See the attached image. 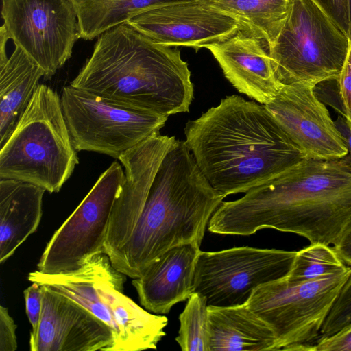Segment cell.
Segmentation results:
<instances>
[{
    "label": "cell",
    "instance_id": "obj_28",
    "mask_svg": "<svg viewBox=\"0 0 351 351\" xmlns=\"http://www.w3.org/2000/svg\"><path fill=\"white\" fill-rule=\"evenodd\" d=\"M336 81L342 105V115L351 123V38L344 64Z\"/></svg>",
    "mask_w": 351,
    "mask_h": 351
},
{
    "label": "cell",
    "instance_id": "obj_17",
    "mask_svg": "<svg viewBox=\"0 0 351 351\" xmlns=\"http://www.w3.org/2000/svg\"><path fill=\"white\" fill-rule=\"evenodd\" d=\"M237 32L208 49L226 78L241 93L261 104L271 101L282 85L277 81L269 45L259 34L241 23Z\"/></svg>",
    "mask_w": 351,
    "mask_h": 351
},
{
    "label": "cell",
    "instance_id": "obj_10",
    "mask_svg": "<svg viewBox=\"0 0 351 351\" xmlns=\"http://www.w3.org/2000/svg\"><path fill=\"white\" fill-rule=\"evenodd\" d=\"M295 254L247 246L201 251L195 267L193 293L204 295L208 306L246 304L258 287L288 274Z\"/></svg>",
    "mask_w": 351,
    "mask_h": 351
},
{
    "label": "cell",
    "instance_id": "obj_30",
    "mask_svg": "<svg viewBox=\"0 0 351 351\" xmlns=\"http://www.w3.org/2000/svg\"><path fill=\"white\" fill-rule=\"evenodd\" d=\"M16 325L6 307L0 306V351L17 349Z\"/></svg>",
    "mask_w": 351,
    "mask_h": 351
},
{
    "label": "cell",
    "instance_id": "obj_18",
    "mask_svg": "<svg viewBox=\"0 0 351 351\" xmlns=\"http://www.w3.org/2000/svg\"><path fill=\"white\" fill-rule=\"evenodd\" d=\"M200 252L196 243L172 247L133 279L141 305L155 314H167L176 304L188 300L193 293L195 267Z\"/></svg>",
    "mask_w": 351,
    "mask_h": 351
},
{
    "label": "cell",
    "instance_id": "obj_8",
    "mask_svg": "<svg viewBox=\"0 0 351 351\" xmlns=\"http://www.w3.org/2000/svg\"><path fill=\"white\" fill-rule=\"evenodd\" d=\"M351 276V267L315 280L285 277L258 287L246 304L273 330L276 350L313 351L324 322Z\"/></svg>",
    "mask_w": 351,
    "mask_h": 351
},
{
    "label": "cell",
    "instance_id": "obj_12",
    "mask_svg": "<svg viewBox=\"0 0 351 351\" xmlns=\"http://www.w3.org/2000/svg\"><path fill=\"white\" fill-rule=\"evenodd\" d=\"M3 26L51 77L71 58L79 37L76 12L69 0H2Z\"/></svg>",
    "mask_w": 351,
    "mask_h": 351
},
{
    "label": "cell",
    "instance_id": "obj_22",
    "mask_svg": "<svg viewBox=\"0 0 351 351\" xmlns=\"http://www.w3.org/2000/svg\"><path fill=\"white\" fill-rule=\"evenodd\" d=\"M77 14L79 37L92 40L154 8L193 0H69Z\"/></svg>",
    "mask_w": 351,
    "mask_h": 351
},
{
    "label": "cell",
    "instance_id": "obj_2",
    "mask_svg": "<svg viewBox=\"0 0 351 351\" xmlns=\"http://www.w3.org/2000/svg\"><path fill=\"white\" fill-rule=\"evenodd\" d=\"M186 143L210 185L246 193L306 158L263 104L234 95L184 128Z\"/></svg>",
    "mask_w": 351,
    "mask_h": 351
},
{
    "label": "cell",
    "instance_id": "obj_33",
    "mask_svg": "<svg viewBox=\"0 0 351 351\" xmlns=\"http://www.w3.org/2000/svg\"><path fill=\"white\" fill-rule=\"evenodd\" d=\"M333 247L345 263L351 267V225L339 243Z\"/></svg>",
    "mask_w": 351,
    "mask_h": 351
},
{
    "label": "cell",
    "instance_id": "obj_5",
    "mask_svg": "<svg viewBox=\"0 0 351 351\" xmlns=\"http://www.w3.org/2000/svg\"><path fill=\"white\" fill-rule=\"evenodd\" d=\"M27 278L75 300L106 324L114 351L156 349L166 335L167 317L149 313L123 293L126 276L104 252L91 256L74 271L47 274L36 269Z\"/></svg>",
    "mask_w": 351,
    "mask_h": 351
},
{
    "label": "cell",
    "instance_id": "obj_19",
    "mask_svg": "<svg viewBox=\"0 0 351 351\" xmlns=\"http://www.w3.org/2000/svg\"><path fill=\"white\" fill-rule=\"evenodd\" d=\"M46 191L33 184L0 178V263L34 233L43 215Z\"/></svg>",
    "mask_w": 351,
    "mask_h": 351
},
{
    "label": "cell",
    "instance_id": "obj_11",
    "mask_svg": "<svg viewBox=\"0 0 351 351\" xmlns=\"http://www.w3.org/2000/svg\"><path fill=\"white\" fill-rule=\"evenodd\" d=\"M124 180L120 163L112 162L53 233L37 264L38 271L47 274L72 271L91 256L104 252L110 217Z\"/></svg>",
    "mask_w": 351,
    "mask_h": 351
},
{
    "label": "cell",
    "instance_id": "obj_27",
    "mask_svg": "<svg viewBox=\"0 0 351 351\" xmlns=\"http://www.w3.org/2000/svg\"><path fill=\"white\" fill-rule=\"evenodd\" d=\"M23 295L26 315L32 326L29 338V349H31L36 343L41 319L43 306L41 286L37 282H32V285L24 290Z\"/></svg>",
    "mask_w": 351,
    "mask_h": 351
},
{
    "label": "cell",
    "instance_id": "obj_23",
    "mask_svg": "<svg viewBox=\"0 0 351 351\" xmlns=\"http://www.w3.org/2000/svg\"><path fill=\"white\" fill-rule=\"evenodd\" d=\"M201 1L246 24L263 36L270 47L285 25L291 0Z\"/></svg>",
    "mask_w": 351,
    "mask_h": 351
},
{
    "label": "cell",
    "instance_id": "obj_9",
    "mask_svg": "<svg viewBox=\"0 0 351 351\" xmlns=\"http://www.w3.org/2000/svg\"><path fill=\"white\" fill-rule=\"evenodd\" d=\"M60 99L75 149L116 159L160 133L169 117L121 105L71 85L63 87Z\"/></svg>",
    "mask_w": 351,
    "mask_h": 351
},
{
    "label": "cell",
    "instance_id": "obj_4",
    "mask_svg": "<svg viewBox=\"0 0 351 351\" xmlns=\"http://www.w3.org/2000/svg\"><path fill=\"white\" fill-rule=\"evenodd\" d=\"M226 196L206 179L185 141L163 158L129 239L112 265L132 279L169 249L201 245L206 226Z\"/></svg>",
    "mask_w": 351,
    "mask_h": 351
},
{
    "label": "cell",
    "instance_id": "obj_21",
    "mask_svg": "<svg viewBox=\"0 0 351 351\" xmlns=\"http://www.w3.org/2000/svg\"><path fill=\"white\" fill-rule=\"evenodd\" d=\"M42 77L43 70L19 46L0 64V147L27 108Z\"/></svg>",
    "mask_w": 351,
    "mask_h": 351
},
{
    "label": "cell",
    "instance_id": "obj_32",
    "mask_svg": "<svg viewBox=\"0 0 351 351\" xmlns=\"http://www.w3.org/2000/svg\"><path fill=\"white\" fill-rule=\"evenodd\" d=\"M335 123L342 135L348 149V154L345 157L351 163V123L343 115H339Z\"/></svg>",
    "mask_w": 351,
    "mask_h": 351
},
{
    "label": "cell",
    "instance_id": "obj_25",
    "mask_svg": "<svg viewBox=\"0 0 351 351\" xmlns=\"http://www.w3.org/2000/svg\"><path fill=\"white\" fill-rule=\"evenodd\" d=\"M206 298L194 292L179 315L176 342L183 351H210V328Z\"/></svg>",
    "mask_w": 351,
    "mask_h": 351
},
{
    "label": "cell",
    "instance_id": "obj_13",
    "mask_svg": "<svg viewBox=\"0 0 351 351\" xmlns=\"http://www.w3.org/2000/svg\"><path fill=\"white\" fill-rule=\"evenodd\" d=\"M314 88L300 84L282 86L263 105L306 158H342L348 154L343 138Z\"/></svg>",
    "mask_w": 351,
    "mask_h": 351
},
{
    "label": "cell",
    "instance_id": "obj_16",
    "mask_svg": "<svg viewBox=\"0 0 351 351\" xmlns=\"http://www.w3.org/2000/svg\"><path fill=\"white\" fill-rule=\"evenodd\" d=\"M42 314L31 351H114L110 328L75 300L40 285Z\"/></svg>",
    "mask_w": 351,
    "mask_h": 351
},
{
    "label": "cell",
    "instance_id": "obj_20",
    "mask_svg": "<svg viewBox=\"0 0 351 351\" xmlns=\"http://www.w3.org/2000/svg\"><path fill=\"white\" fill-rule=\"evenodd\" d=\"M210 351L276 350L275 334L247 304L208 306Z\"/></svg>",
    "mask_w": 351,
    "mask_h": 351
},
{
    "label": "cell",
    "instance_id": "obj_15",
    "mask_svg": "<svg viewBox=\"0 0 351 351\" xmlns=\"http://www.w3.org/2000/svg\"><path fill=\"white\" fill-rule=\"evenodd\" d=\"M176 140L158 133L118 159L124 167L125 180L114 203L104 243V253L112 264L132 234L156 171Z\"/></svg>",
    "mask_w": 351,
    "mask_h": 351
},
{
    "label": "cell",
    "instance_id": "obj_1",
    "mask_svg": "<svg viewBox=\"0 0 351 351\" xmlns=\"http://www.w3.org/2000/svg\"><path fill=\"white\" fill-rule=\"evenodd\" d=\"M245 193L222 202L208 222L210 232L247 236L274 228L335 246L351 225V163L345 156L305 158Z\"/></svg>",
    "mask_w": 351,
    "mask_h": 351
},
{
    "label": "cell",
    "instance_id": "obj_6",
    "mask_svg": "<svg viewBox=\"0 0 351 351\" xmlns=\"http://www.w3.org/2000/svg\"><path fill=\"white\" fill-rule=\"evenodd\" d=\"M78 162L60 97L49 86L39 84L0 147V178L23 181L58 193Z\"/></svg>",
    "mask_w": 351,
    "mask_h": 351
},
{
    "label": "cell",
    "instance_id": "obj_34",
    "mask_svg": "<svg viewBox=\"0 0 351 351\" xmlns=\"http://www.w3.org/2000/svg\"><path fill=\"white\" fill-rule=\"evenodd\" d=\"M10 39L4 27L1 25L0 28V64L5 62L8 57L6 55V44Z\"/></svg>",
    "mask_w": 351,
    "mask_h": 351
},
{
    "label": "cell",
    "instance_id": "obj_7",
    "mask_svg": "<svg viewBox=\"0 0 351 351\" xmlns=\"http://www.w3.org/2000/svg\"><path fill=\"white\" fill-rule=\"evenodd\" d=\"M350 45L348 35L313 0H291L285 25L269 53L282 86L315 87L338 78Z\"/></svg>",
    "mask_w": 351,
    "mask_h": 351
},
{
    "label": "cell",
    "instance_id": "obj_29",
    "mask_svg": "<svg viewBox=\"0 0 351 351\" xmlns=\"http://www.w3.org/2000/svg\"><path fill=\"white\" fill-rule=\"evenodd\" d=\"M350 37V25L346 0H313Z\"/></svg>",
    "mask_w": 351,
    "mask_h": 351
},
{
    "label": "cell",
    "instance_id": "obj_14",
    "mask_svg": "<svg viewBox=\"0 0 351 351\" xmlns=\"http://www.w3.org/2000/svg\"><path fill=\"white\" fill-rule=\"evenodd\" d=\"M125 23L158 44L196 51L229 38L241 25L237 18L201 0L149 10Z\"/></svg>",
    "mask_w": 351,
    "mask_h": 351
},
{
    "label": "cell",
    "instance_id": "obj_24",
    "mask_svg": "<svg viewBox=\"0 0 351 351\" xmlns=\"http://www.w3.org/2000/svg\"><path fill=\"white\" fill-rule=\"evenodd\" d=\"M348 265L333 246L315 243L296 251L292 266L285 278L291 282H304L333 274Z\"/></svg>",
    "mask_w": 351,
    "mask_h": 351
},
{
    "label": "cell",
    "instance_id": "obj_35",
    "mask_svg": "<svg viewBox=\"0 0 351 351\" xmlns=\"http://www.w3.org/2000/svg\"><path fill=\"white\" fill-rule=\"evenodd\" d=\"M348 13V19H349V25H350V38H351V0H346Z\"/></svg>",
    "mask_w": 351,
    "mask_h": 351
},
{
    "label": "cell",
    "instance_id": "obj_3",
    "mask_svg": "<svg viewBox=\"0 0 351 351\" xmlns=\"http://www.w3.org/2000/svg\"><path fill=\"white\" fill-rule=\"evenodd\" d=\"M70 85L167 117L189 112L194 95L191 71L178 47L155 43L126 23L99 36Z\"/></svg>",
    "mask_w": 351,
    "mask_h": 351
},
{
    "label": "cell",
    "instance_id": "obj_31",
    "mask_svg": "<svg viewBox=\"0 0 351 351\" xmlns=\"http://www.w3.org/2000/svg\"><path fill=\"white\" fill-rule=\"evenodd\" d=\"M313 351H351V330L319 337L314 344Z\"/></svg>",
    "mask_w": 351,
    "mask_h": 351
},
{
    "label": "cell",
    "instance_id": "obj_26",
    "mask_svg": "<svg viewBox=\"0 0 351 351\" xmlns=\"http://www.w3.org/2000/svg\"><path fill=\"white\" fill-rule=\"evenodd\" d=\"M350 330H351V276L325 319L320 337H330Z\"/></svg>",
    "mask_w": 351,
    "mask_h": 351
}]
</instances>
